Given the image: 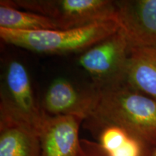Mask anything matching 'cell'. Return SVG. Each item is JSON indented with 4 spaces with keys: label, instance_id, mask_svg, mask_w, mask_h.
I'll list each match as a JSON object with an SVG mask.
<instances>
[{
    "label": "cell",
    "instance_id": "2",
    "mask_svg": "<svg viewBox=\"0 0 156 156\" xmlns=\"http://www.w3.org/2000/svg\"><path fill=\"white\" fill-rule=\"evenodd\" d=\"M120 29L116 17L68 30H12L0 28L5 43L31 51L48 54L83 52Z\"/></svg>",
    "mask_w": 156,
    "mask_h": 156
},
{
    "label": "cell",
    "instance_id": "4",
    "mask_svg": "<svg viewBox=\"0 0 156 156\" xmlns=\"http://www.w3.org/2000/svg\"><path fill=\"white\" fill-rule=\"evenodd\" d=\"M129 49L119 29L82 52L78 62L92 78L93 85L103 86L125 80Z\"/></svg>",
    "mask_w": 156,
    "mask_h": 156
},
{
    "label": "cell",
    "instance_id": "6",
    "mask_svg": "<svg viewBox=\"0 0 156 156\" xmlns=\"http://www.w3.org/2000/svg\"><path fill=\"white\" fill-rule=\"evenodd\" d=\"M0 156H41L38 129L3 99L0 102Z\"/></svg>",
    "mask_w": 156,
    "mask_h": 156
},
{
    "label": "cell",
    "instance_id": "11",
    "mask_svg": "<svg viewBox=\"0 0 156 156\" xmlns=\"http://www.w3.org/2000/svg\"><path fill=\"white\" fill-rule=\"evenodd\" d=\"M125 80L136 89L156 99V47L130 48Z\"/></svg>",
    "mask_w": 156,
    "mask_h": 156
},
{
    "label": "cell",
    "instance_id": "10",
    "mask_svg": "<svg viewBox=\"0 0 156 156\" xmlns=\"http://www.w3.org/2000/svg\"><path fill=\"white\" fill-rule=\"evenodd\" d=\"M106 156H150L152 150L119 124L90 116L84 120Z\"/></svg>",
    "mask_w": 156,
    "mask_h": 156
},
{
    "label": "cell",
    "instance_id": "9",
    "mask_svg": "<svg viewBox=\"0 0 156 156\" xmlns=\"http://www.w3.org/2000/svg\"><path fill=\"white\" fill-rule=\"evenodd\" d=\"M95 96L93 85L83 90L59 77L50 84L40 103L43 112L48 116H78L85 119L92 112Z\"/></svg>",
    "mask_w": 156,
    "mask_h": 156
},
{
    "label": "cell",
    "instance_id": "12",
    "mask_svg": "<svg viewBox=\"0 0 156 156\" xmlns=\"http://www.w3.org/2000/svg\"><path fill=\"white\" fill-rule=\"evenodd\" d=\"M0 28L20 31L58 30L48 17L15 8L4 0L0 1Z\"/></svg>",
    "mask_w": 156,
    "mask_h": 156
},
{
    "label": "cell",
    "instance_id": "1",
    "mask_svg": "<svg viewBox=\"0 0 156 156\" xmlns=\"http://www.w3.org/2000/svg\"><path fill=\"white\" fill-rule=\"evenodd\" d=\"M93 86L95 96L88 116L119 124L152 151L156 147V99L132 86L126 80Z\"/></svg>",
    "mask_w": 156,
    "mask_h": 156
},
{
    "label": "cell",
    "instance_id": "8",
    "mask_svg": "<svg viewBox=\"0 0 156 156\" xmlns=\"http://www.w3.org/2000/svg\"><path fill=\"white\" fill-rule=\"evenodd\" d=\"M4 81L5 91L2 93L1 98L38 130L45 114L37 101L24 64L17 59L9 60L5 67Z\"/></svg>",
    "mask_w": 156,
    "mask_h": 156
},
{
    "label": "cell",
    "instance_id": "7",
    "mask_svg": "<svg viewBox=\"0 0 156 156\" xmlns=\"http://www.w3.org/2000/svg\"><path fill=\"white\" fill-rule=\"evenodd\" d=\"M84 120L78 116H52L45 114L38 128L41 156H80L79 131Z\"/></svg>",
    "mask_w": 156,
    "mask_h": 156
},
{
    "label": "cell",
    "instance_id": "3",
    "mask_svg": "<svg viewBox=\"0 0 156 156\" xmlns=\"http://www.w3.org/2000/svg\"><path fill=\"white\" fill-rule=\"evenodd\" d=\"M7 5L44 15L58 30H68L115 18V1L110 0H4Z\"/></svg>",
    "mask_w": 156,
    "mask_h": 156
},
{
    "label": "cell",
    "instance_id": "14",
    "mask_svg": "<svg viewBox=\"0 0 156 156\" xmlns=\"http://www.w3.org/2000/svg\"><path fill=\"white\" fill-rule=\"evenodd\" d=\"M150 156H156V147L154 148L153 151H151V155H150Z\"/></svg>",
    "mask_w": 156,
    "mask_h": 156
},
{
    "label": "cell",
    "instance_id": "5",
    "mask_svg": "<svg viewBox=\"0 0 156 156\" xmlns=\"http://www.w3.org/2000/svg\"><path fill=\"white\" fill-rule=\"evenodd\" d=\"M115 7L130 48L156 47V0H119Z\"/></svg>",
    "mask_w": 156,
    "mask_h": 156
},
{
    "label": "cell",
    "instance_id": "13",
    "mask_svg": "<svg viewBox=\"0 0 156 156\" xmlns=\"http://www.w3.org/2000/svg\"><path fill=\"white\" fill-rule=\"evenodd\" d=\"M82 153L80 156H106L96 142L81 139Z\"/></svg>",
    "mask_w": 156,
    "mask_h": 156
}]
</instances>
